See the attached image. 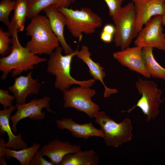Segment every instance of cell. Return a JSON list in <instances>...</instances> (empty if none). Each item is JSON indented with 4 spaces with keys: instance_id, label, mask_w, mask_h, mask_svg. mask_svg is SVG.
<instances>
[{
    "instance_id": "cell-1",
    "label": "cell",
    "mask_w": 165,
    "mask_h": 165,
    "mask_svg": "<svg viewBox=\"0 0 165 165\" xmlns=\"http://www.w3.org/2000/svg\"><path fill=\"white\" fill-rule=\"evenodd\" d=\"M12 38V46L10 53L0 59V71L2 72V80H5L12 70L11 76L15 77L23 72H27L34 68V66L47 61L45 57H40L30 52L20 43L16 29L11 25L8 27Z\"/></svg>"
},
{
    "instance_id": "cell-2",
    "label": "cell",
    "mask_w": 165,
    "mask_h": 165,
    "mask_svg": "<svg viewBox=\"0 0 165 165\" xmlns=\"http://www.w3.org/2000/svg\"><path fill=\"white\" fill-rule=\"evenodd\" d=\"M31 19L26 31L31 39L25 47L35 55H50L59 46V42L47 17L38 14Z\"/></svg>"
},
{
    "instance_id": "cell-3",
    "label": "cell",
    "mask_w": 165,
    "mask_h": 165,
    "mask_svg": "<svg viewBox=\"0 0 165 165\" xmlns=\"http://www.w3.org/2000/svg\"><path fill=\"white\" fill-rule=\"evenodd\" d=\"M63 50L62 47L58 46L50 55L47 61L46 71L56 78L54 84L55 88L63 93L74 84L86 87L92 86L95 82L94 79L79 81L71 75L72 61L73 57L76 56L78 50L64 55L62 54Z\"/></svg>"
},
{
    "instance_id": "cell-4",
    "label": "cell",
    "mask_w": 165,
    "mask_h": 165,
    "mask_svg": "<svg viewBox=\"0 0 165 165\" xmlns=\"http://www.w3.org/2000/svg\"><path fill=\"white\" fill-rule=\"evenodd\" d=\"M58 9L65 17L67 29L72 36L79 41L83 33L93 34L102 25L101 18L90 8L74 10L62 7Z\"/></svg>"
},
{
    "instance_id": "cell-5",
    "label": "cell",
    "mask_w": 165,
    "mask_h": 165,
    "mask_svg": "<svg viewBox=\"0 0 165 165\" xmlns=\"http://www.w3.org/2000/svg\"><path fill=\"white\" fill-rule=\"evenodd\" d=\"M95 118V123L100 126L104 135L107 146L118 148L131 139L132 126L129 119L126 118L118 123L103 111H98Z\"/></svg>"
},
{
    "instance_id": "cell-6",
    "label": "cell",
    "mask_w": 165,
    "mask_h": 165,
    "mask_svg": "<svg viewBox=\"0 0 165 165\" xmlns=\"http://www.w3.org/2000/svg\"><path fill=\"white\" fill-rule=\"evenodd\" d=\"M135 86L141 97L136 105L125 112L130 113L138 107L146 116V121L154 119L159 115L160 106L164 100L161 99L163 91L157 88L158 85L154 82L148 79L139 78Z\"/></svg>"
},
{
    "instance_id": "cell-7",
    "label": "cell",
    "mask_w": 165,
    "mask_h": 165,
    "mask_svg": "<svg viewBox=\"0 0 165 165\" xmlns=\"http://www.w3.org/2000/svg\"><path fill=\"white\" fill-rule=\"evenodd\" d=\"M112 18L115 24L114 42L121 50L129 47L138 35L136 26V13L132 2L122 7Z\"/></svg>"
},
{
    "instance_id": "cell-8",
    "label": "cell",
    "mask_w": 165,
    "mask_h": 165,
    "mask_svg": "<svg viewBox=\"0 0 165 165\" xmlns=\"http://www.w3.org/2000/svg\"><path fill=\"white\" fill-rule=\"evenodd\" d=\"M63 93L64 108H73L90 118H95L100 108L91 100L96 94L94 89L80 86L66 90Z\"/></svg>"
},
{
    "instance_id": "cell-9",
    "label": "cell",
    "mask_w": 165,
    "mask_h": 165,
    "mask_svg": "<svg viewBox=\"0 0 165 165\" xmlns=\"http://www.w3.org/2000/svg\"><path fill=\"white\" fill-rule=\"evenodd\" d=\"M50 101L49 97L45 96L40 99L35 98L27 103L16 104V112L13 115L11 116L9 118L12 123L11 128L13 133L17 132V125L23 119L28 118L33 120L43 119L46 116V113L42 112L44 108H46L49 113H55L51 108Z\"/></svg>"
},
{
    "instance_id": "cell-10",
    "label": "cell",
    "mask_w": 165,
    "mask_h": 165,
    "mask_svg": "<svg viewBox=\"0 0 165 165\" xmlns=\"http://www.w3.org/2000/svg\"><path fill=\"white\" fill-rule=\"evenodd\" d=\"M163 16L153 17L138 32L134 43L142 48L150 47L165 51V34L163 32Z\"/></svg>"
},
{
    "instance_id": "cell-11",
    "label": "cell",
    "mask_w": 165,
    "mask_h": 165,
    "mask_svg": "<svg viewBox=\"0 0 165 165\" xmlns=\"http://www.w3.org/2000/svg\"><path fill=\"white\" fill-rule=\"evenodd\" d=\"M136 13L138 33L153 17L165 13V0H132Z\"/></svg>"
},
{
    "instance_id": "cell-12",
    "label": "cell",
    "mask_w": 165,
    "mask_h": 165,
    "mask_svg": "<svg viewBox=\"0 0 165 165\" xmlns=\"http://www.w3.org/2000/svg\"><path fill=\"white\" fill-rule=\"evenodd\" d=\"M142 48L136 46L128 47L121 51L115 52L113 56L122 65L145 78H150L151 76L145 66L142 54Z\"/></svg>"
},
{
    "instance_id": "cell-13",
    "label": "cell",
    "mask_w": 165,
    "mask_h": 165,
    "mask_svg": "<svg viewBox=\"0 0 165 165\" xmlns=\"http://www.w3.org/2000/svg\"><path fill=\"white\" fill-rule=\"evenodd\" d=\"M81 150V146L72 144L68 141L55 139L44 145L39 151L44 156L50 159L53 165H59L64 156L69 153H74Z\"/></svg>"
},
{
    "instance_id": "cell-14",
    "label": "cell",
    "mask_w": 165,
    "mask_h": 165,
    "mask_svg": "<svg viewBox=\"0 0 165 165\" xmlns=\"http://www.w3.org/2000/svg\"><path fill=\"white\" fill-rule=\"evenodd\" d=\"M32 71H30L25 76L16 77L13 84L9 87L15 98L16 104H24L28 95L38 94L41 84L38 79L32 78Z\"/></svg>"
},
{
    "instance_id": "cell-15",
    "label": "cell",
    "mask_w": 165,
    "mask_h": 165,
    "mask_svg": "<svg viewBox=\"0 0 165 165\" xmlns=\"http://www.w3.org/2000/svg\"><path fill=\"white\" fill-rule=\"evenodd\" d=\"M55 121L57 128L61 130H69L75 138H82L87 140L91 137L103 138L104 137L102 130L94 127L92 122L79 124L70 118H62L61 119L55 120Z\"/></svg>"
},
{
    "instance_id": "cell-16",
    "label": "cell",
    "mask_w": 165,
    "mask_h": 165,
    "mask_svg": "<svg viewBox=\"0 0 165 165\" xmlns=\"http://www.w3.org/2000/svg\"><path fill=\"white\" fill-rule=\"evenodd\" d=\"M46 15L50 27L61 44L65 55L72 53L74 50L67 43L64 37V28L66 26V19L64 15L54 5L49 6L43 10Z\"/></svg>"
},
{
    "instance_id": "cell-17",
    "label": "cell",
    "mask_w": 165,
    "mask_h": 165,
    "mask_svg": "<svg viewBox=\"0 0 165 165\" xmlns=\"http://www.w3.org/2000/svg\"><path fill=\"white\" fill-rule=\"evenodd\" d=\"M16 109V106L13 105L0 111V134L3 135L6 133L8 136V141L6 144V148L17 150L28 146L27 144L22 139V133L20 132L17 135H15L10 126V117Z\"/></svg>"
},
{
    "instance_id": "cell-18",
    "label": "cell",
    "mask_w": 165,
    "mask_h": 165,
    "mask_svg": "<svg viewBox=\"0 0 165 165\" xmlns=\"http://www.w3.org/2000/svg\"><path fill=\"white\" fill-rule=\"evenodd\" d=\"M91 54L89 51L88 47L82 45L80 51H78L76 56L81 60L88 67L89 73L95 80H98L103 85L105 90L104 97H109L112 94H116L118 90L116 88H110L107 87L104 82L105 73L103 68L98 62H95L91 58Z\"/></svg>"
},
{
    "instance_id": "cell-19",
    "label": "cell",
    "mask_w": 165,
    "mask_h": 165,
    "mask_svg": "<svg viewBox=\"0 0 165 165\" xmlns=\"http://www.w3.org/2000/svg\"><path fill=\"white\" fill-rule=\"evenodd\" d=\"M99 158L94 149L66 155L59 165H97Z\"/></svg>"
},
{
    "instance_id": "cell-20",
    "label": "cell",
    "mask_w": 165,
    "mask_h": 165,
    "mask_svg": "<svg viewBox=\"0 0 165 165\" xmlns=\"http://www.w3.org/2000/svg\"><path fill=\"white\" fill-rule=\"evenodd\" d=\"M153 49L150 47L142 48V54L145 68L151 76L165 81V68L155 59L153 54Z\"/></svg>"
},
{
    "instance_id": "cell-21",
    "label": "cell",
    "mask_w": 165,
    "mask_h": 165,
    "mask_svg": "<svg viewBox=\"0 0 165 165\" xmlns=\"http://www.w3.org/2000/svg\"><path fill=\"white\" fill-rule=\"evenodd\" d=\"M28 11L27 18L31 19L38 14L46 7L53 5L58 8H68L71 5L70 0H27Z\"/></svg>"
},
{
    "instance_id": "cell-22",
    "label": "cell",
    "mask_w": 165,
    "mask_h": 165,
    "mask_svg": "<svg viewBox=\"0 0 165 165\" xmlns=\"http://www.w3.org/2000/svg\"><path fill=\"white\" fill-rule=\"evenodd\" d=\"M41 148L39 144L34 143L31 146L18 150L11 149L6 148L5 149L6 159L11 157L17 160L21 165H29L35 154Z\"/></svg>"
},
{
    "instance_id": "cell-23",
    "label": "cell",
    "mask_w": 165,
    "mask_h": 165,
    "mask_svg": "<svg viewBox=\"0 0 165 165\" xmlns=\"http://www.w3.org/2000/svg\"><path fill=\"white\" fill-rule=\"evenodd\" d=\"M28 11L27 0H16L14 14L10 23L17 32L24 30Z\"/></svg>"
},
{
    "instance_id": "cell-24",
    "label": "cell",
    "mask_w": 165,
    "mask_h": 165,
    "mask_svg": "<svg viewBox=\"0 0 165 165\" xmlns=\"http://www.w3.org/2000/svg\"><path fill=\"white\" fill-rule=\"evenodd\" d=\"M16 0H1L0 2V21L8 27L10 25L9 16L11 12L14 10Z\"/></svg>"
},
{
    "instance_id": "cell-25",
    "label": "cell",
    "mask_w": 165,
    "mask_h": 165,
    "mask_svg": "<svg viewBox=\"0 0 165 165\" xmlns=\"http://www.w3.org/2000/svg\"><path fill=\"white\" fill-rule=\"evenodd\" d=\"M11 36V34L9 31H4L0 28V55L2 57L8 55L10 53L11 47L9 44L11 39L9 38V37Z\"/></svg>"
},
{
    "instance_id": "cell-26",
    "label": "cell",
    "mask_w": 165,
    "mask_h": 165,
    "mask_svg": "<svg viewBox=\"0 0 165 165\" xmlns=\"http://www.w3.org/2000/svg\"><path fill=\"white\" fill-rule=\"evenodd\" d=\"M15 99L14 96L10 95L8 91L0 89V103L4 109L13 106V102Z\"/></svg>"
},
{
    "instance_id": "cell-27",
    "label": "cell",
    "mask_w": 165,
    "mask_h": 165,
    "mask_svg": "<svg viewBox=\"0 0 165 165\" xmlns=\"http://www.w3.org/2000/svg\"><path fill=\"white\" fill-rule=\"evenodd\" d=\"M106 3L109 9L108 14L113 18L122 7L124 0H104Z\"/></svg>"
},
{
    "instance_id": "cell-28",
    "label": "cell",
    "mask_w": 165,
    "mask_h": 165,
    "mask_svg": "<svg viewBox=\"0 0 165 165\" xmlns=\"http://www.w3.org/2000/svg\"><path fill=\"white\" fill-rule=\"evenodd\" d=\"M30 165H53L50 161L46 160L43 158L39 151H37L33 156Z\"/></svg>"
},
{
    "instance_id": "cell-29",
    "label": "cell",
    "mask_w": 165,
    "mask_h": 165,
    "mask_svg": "<svg viewBox=\"0 0 165 165\" xmlns=\"http://www.w3.org/2000/svg\"><path fill=\"white\" fill-rule=\"evenodd\" d=\"M5 140L2 138H0V164L7 165L5 160V149L6 147Z\"/></svg>"
},
{
    "instance_id": "cell-30",
    "label": "cell",
    "mask_w": 165,
    "mask_h": 165,
    "mask_svg": "<svg viewBox=\"0 0 165 165\" xmlns=\"http://www.w3.org/2000/svg\"><path fill=\"white\" fill-rule=\"evenodd\" d=\"M114 35L103 31L100 34V38L102 41L105 43H110L112 40Z\"/></svg>"
},
{
    "instance_id": "cell-31",
    "label": "cell",
    "mask_w": 165,
    "mask_h": 165,
    "mask_svg": "<svg viewBox=\"0 0 165 165\" xmlns=\"http://www.w3.org/2000/svg\"><path fill=\"white\" fill-rule=\"evenodd\" d=\"M102 31L114 35L115 27L111 24H106L104 26Z\"/></svg>"
},
{
    "instance_id": "cell-32",
    "label": "cell",
    "mask_w": 165,
    "mask_h": 165,
    "mask_svg": "<svg viewBox=\"0 0 165 165\" xmlns=\"http://www.w3.org/2000/svg\"><path fill=\"white\" fill-rule=\"evenodd\" d=\"M162 16V24L163 26H165V13Z\"/></svg>"
},
{
    "instance_id": "cell-33",
    "label": "cell",
    "mask_w": 165,
    "mask_h": 165,
    "mask_svg": "<svg viewBox=\"0 0 165 165\" xmlns=\"http://www.w3.org/2000/svg\"><path fill=\"white\" fill-rule=\"evenodd\" d=\"M76 0H70L71 3L74 2Z\"/></svg>"
},
{
    "instance_id": "cell-34",
    "label": "cell",
    "mask_w": 165,
    "mask_h": 165,
    "mask_svg": "<svg viewBox=\"0 0 165 165\" xmlns=\"http://www.w3.org/2000/svg\"></svg>"
}]
</instances>
